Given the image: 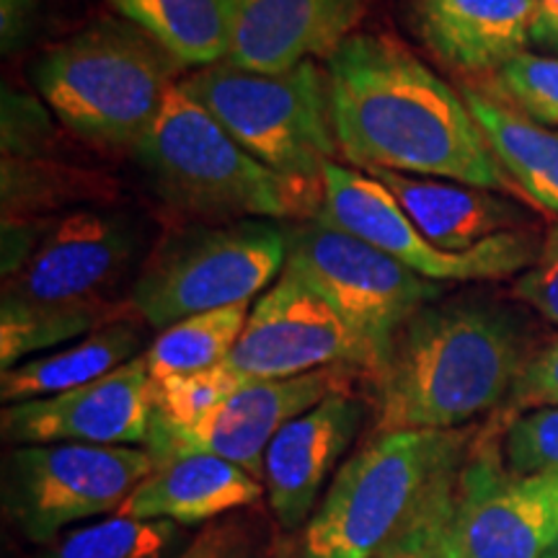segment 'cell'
<instances>
[{"label":"cell","instance_id":"cell-26","mask_svg":"<svg viewBox=\"0 0 558 558\" xmlns=\"http://www.w3.org/2000/svg\"><path fill=\"white\" fill-rule=\"evenodd\" d=\"M246 383L251 380L243 378L235 369H230L226 362L218 367L199 369V373L171 375V378L153 380V396H156L153 427H197L199 422H205L213 411H218Z\"/></svg>","mask_w":558,"mask_h":558},{"label":"cell","instance_id":"cell-32","mask_svg":"<svg viewBox=\"0 0 558 558\" xmlns=\"http://www.w3.org/2000/svg\"><path fill=\"white\" fill-rule=\"evenodd\" d=\"M179 558H269L259 535L239 522L213 525L192 541Z\"/></svg>","mask_w":558,"mask_h":558},{"label":"cell","instance_id":"cell-20","mask_svg":"<svg viewBox=\"0 0 558 558\" xmlns=\"http://www.w3.org/2000/svg\"><path fill=\"white\" fill-rule=\"evenodd\" d=\"M264 486L241 465L209 452H181L140 484L117 514L171 520L184 527L205 525L233 509L254 505Z\"/></svg>","mask_w":558,"mask_h":558},{"label":"cell","instance_id":"cell-5","mask_svg":"<svg viewBox=\"0 0 558 558\" xmlns=\"http://www.w3.org/2000/svg\"><path fill=\"white\" fill-rule=\"evenodd\" d=\"M469 460L465 429L386 432L352 456L303 533V558H375Z\"/></svg>","mask_w":558,"mask_h":558},{"label":"cell","instance_id":"cell-1","mask_svg":"<svg viewBox=\"0 0 558 558\" xmlns=\"http://www.w3.org/2000/svg\"><path fill=\"white\" fill-rule=\"evenodd\" d=\"M339 153L360 171L445 179L492 192L518 186L473 111L435 70L388 34H352L329 58Z\"/></svg>","mask_w":558,"mask_h":558},{"label":"cell","instance_id":"cell-24","mask_svg":"<svg viewBox=\"0 0 558 558\" xmlns=\"http://www.w3.org/2000/svg\"><path fill=\"white\" fill-rule=\"evenodd\" d=\"M192 541L179 522L111 514L68 530L32 558H179Z\"/></svg>","mask_w":558,"mask_h":558},{"label":"cell","instance_id":"cell-22","mask_svg":"<svg viewBox=\"0 0 558 558\" xmlns=\"http://www.w3.org/2000/svg\"><path fill=\"white\" fill-rule=\"evenodd\" d=\"M463 96L512 184L558 215V130L527 120L488 90L465 88Z\"/></svg>","mask_w":558,"mask_h":558},{"label":"cell","instance_id":"cell-17","mask_svg":"<svg viewBox=\"0 0 558 558\" xmlns=\"http://www.w3.org/2000/svg\"><path fill=\"white\" fill-rule=\"evenodd\" d=\"M365 411L352 390L333 393L284 424L271 439L262 481L271 512L284 530L308 525L320 488L352 448Z\"/></svg>","mask_w":558,"mask_h":558},{"label":"cell","instance_id":"cell-35","mask_svg":"<svg viewBox=\"0 0 558 558\" xmlns=\"http://www.w3.org/2000/svg\"><path fill=\"white\" fill-rule=\"evenodd\" d=\"M543 558H558V538L550 543V548L543 554Z\"/></svg>","mask_w":558,"mask_h":558},{"label":"cell","instance_id":"cell-28","mask_svg":"<svg viewBox=\"0 0 558 558\" xmlns=\"http://www.w3.org/2000/svg\"><path fill=\"white\" fill-rule=\"evenodd\" d=\"M492 96L543 128H558V60L522 52L494 75Z\"/></svg>","mask_w":558,"mask_h":558},{"label":"cell","instance_id":"cell-3","mask_svg":"<svg viewBox=\"0 0 558 558\" xmlns=\"http://www.w3.org/2000/svg\"><path fill=\"white\" fill-rule=\"evenodd\" d=\"M132 153L160 205L184 222H305L324 209V181L290 179L264 166L179 83Z\"/></svg>","mask_w":558,"mask_h":558},{"label":"cell","instance_id":"cell-9","mask_svg":"<svg viewBox=\"0 0 558 558\" xmlns=\"http://www.w3.org/2000/svg\"><path fill=\"white\" fill-rule=\"evenodd\" d=\"M156 471L145 448L124 445H19L3 465V512L34 546L68 527L117 514Z\"/></svg>","mask_w":558,"mask_h":558},{"label":"cell","instance_id":"cell-13","mask_svg":"<svg viewBox=\"0 0 558 558\" xmlns=\"http://www.w3.org/2000/svg\"><path fill=\"white\" fill-rule=\"evenodd\" d=\"M354 367H324L284 380H251L192 429H150L145 450L163 463L181 452H209L264 478V456L284 424L333 393L352 390Z\"/></svg>","mask_w":558,"mask_h":558},{"label":"cell","instance_id":"cell-8","mask_svg":"<svg viewBox=\"0 0 558 558\" xmlns=\"http://www.w3.org/2000/svg\"><path fill=\"white\" fill-rule=\"evenodd\" d=\"M284 269L316 290L357 333L373 360V378L409 318L442 298L439 282L418 277L386 251L320 218L290 230Z\"/></svg>","mask_w":558,"mask_h":558},{"label":"cell","instance_id":"cell-25","mask_svg":"<svg viewBox=\"0 0 558 558\" xmlns=\"http://www.w3.org/2000/svg\"><path fill=\"white\" fill-rule=\"evenodd\" d=\"M248 303L207 311L169 326L145 349L150 378L163 380L171 375L199 373L218 367L239 344L248 320Z\"/></svg>","mask_w":558,"mask_h":558},{"label":"cell","instance_id":"cell-16","mask_svg":"<svg viewBox=\"0 0 558 558\" xmlns=\"http://www.w3.org/2000/svg\"><path fill=\"white\" fill-rule=\"evenodd\" d=\"M365 0H230L228 58L248 73H288L329 60L352 37Z\"/></svg>","mask_w":558,"mask_h":558},{"label":"cell","instance_id":"cell-18","mask_svg":"<svg viewBox=\"0 0 558 558\" xmlns=\"http://www.w3.org/2000/svg\"><path fill=\"white\" fill-rule=\"evenodd\" d=\"M530 0H414L418 37L445 65L497 75L530 45Z\"/></svg>","mask_w":558,"mask_h":558},{"label":"cell","instance_id":"cell-2","mask_svg":"<svg viewBox=\"0 0 558 558\" xmlns=\"http://www.w3.org/2000/svg\"><path fill=\"white\" fill-rule=\"evenodd\" d=\"M533 354L525 316L499 300L427 303L399 331L373 378L378 435L460 429L509 401Z\"/></svg>","mask_w":558,"mask_h":558},{"label":"cell","instance_id":"cell-19","mask_svg":"<svg viewBox=\"0 0 558 558\" xmlns=\"http://www.w3.org/2000/svg\"><path fill=\"white\" fill-rule=\"evenodd\" d=\"M367 173L393 194L399 207L432 246L450 254H460L494 235L525 230L527 226L525 207L501 192L478 190L456 181L407 177L396 171Z\"/></svg>","mask_w":558,"mask_h":558},{"label":"cell","instance_id":"cell-21","mask_svg":"<svg viewBox=\"0 0 558 558\" xmlns=\"http://www.w3.org/2000/svg\"><path fill=\"white\" fill-rule=\"evenodd\" d=\"M143 344L145 331L135 324V318L111 320L83 339L70 341L68 347L5 369L0 378V399L11 407V403L47 399L88 386L140 357Z\"/></svg>","mask_w":558,"mask_h":558},{"label":"cell","instance_id":"cell-4","mask_svg":"<svg viewBox=\"0 0 558 558\" xmlns=\"http://www.w3.org/2000/svg\"><path fill=\"white\" fill-rule=\"evenodd\" d=\"M186 65L124 19H101L45 50L32 81L70 132L109 150H135Z\"/></svg>","mask_w":558,"mask_h":558},{"label":"cell","instance_id":"cell-7","mask_svg":"<svg viewBox=\"0 0 558 558\" xmlns=\"http://www.w3.org/2000/svg\"><path fill=\"white\" fill-rule=\"evenodd\" d=\"M179 86L277 173L324 181V169L337 158L329 75L313 60L288 73H248L222 60L184 75Z\"/></svg>","mask_w":558,"mask_h":558},{"label":"cell","instance_id":"cell-12","mask_svg":"<svg viewBox=\"0 0 558 558\" xmlns=\"http://www.w3.org/2000/svg\"><path fill=\"white\" fill-rule=\"evenodd\" d=\"M226 365L248 380L298 378L337 365L373 375V360L357 333L288 269L254 303Z\"/></svg>","mask_w":558,"mask_h":558},{"label":"cell","instance_id":"cell-34","mask_svg":"<svg viewBox=\"0 0 558 558\" xmlns=\"http://www.w3.org/2000/svg\"><path fill=\"white\" fill-rule=\"evenodd\" d=\"M0 21H3V52H11L32 29L37 0H0Z\"/></svg>","mask_w":558,"mask_h":558},{"label":"cell","instance_id":"cell-11","mask_svg":"<svg viewBox=\"0 0 558 558\" xmlns=\"http://www.w3.org/2000/svg\"><path fill=\"white\" fill-rule=\"evenodd\" d=\"M324 209L318 218L386 251L429 282H476L518 277L533 267L541 239L530 230H509L478 246L450 254L424 239L386 186L360 169L333 160L324 169Z\"/></svg>","mask_w":558,"mask_h":558},{"label":"cell","instance_id":"cell-6","mask_svg":"<svg viewBox=\"0 0 558 558\" xmlns=\"http://www.w3.org/2000/svg\"><path fill=\"white\" fill-rule=\"evenodd\" d=\"M290 230L277 220L181 222L160 239L132 282L130 305L150 329L251 303L288 267Z\"/></svg>","mask_w":558,"mask_h":558},{"label":"cell","instance_id":"cell-23","mask_svg":"<svg viewBox=\"0 0 558 558\" xmlns=\"http://www.w3.org/2000/svg\"><path fill=\"white\" fill-rule=\"evenodd\" d=\"M124 21L150 34L186 68L228 58L230 0H107Z\"/></svg>","mask_w":558,"mask_h":558},{"label":"cell","instance_id":"cell-33","mask_svg":"<svg viewBox=\"0 0 558 558\" xmlns=\"http://www.w3.org/2000/svg\"><path fill=\"white\" fill-rule=\"evenodd\" d=\"M530 41L558 60V0H530Z\"/></svg>","mask_w":558,"mask_h":558},{"label":"cell","instance_id":"cell-29","mask_svg":"<svg viewBox=\"0 0 558 558\" xmlns=\"http://www.w3.org/2000/svg\"><path fill=\"white\" fill-rule=\"evenodd\" d=\"M501 460L518 476L558 473V407L530 409L507 422Z\"/></svg>","mask_w":558,"mask_h":558},{"label":"cell","instance_id":"cell-27","mask_svg":"<svg viewBox=\"0 0 558 558\" xmlns=\"http://www.w3.org/2000/svg\"><path fill=\"white\" fill-rule=\"evenodd\" d=\"M460 471L432 488L422 507L375 558H465L458 533Z\"/></svg>","mask_w":558,"mask_h":558},{"label":"cell","instance_id":"cell-30","mask_svg":"<svg viewBox=\"0 0 558 558\" xmlns=\"http://www.w3.org/2000/svg\"><path fill=\"white\" fill-rule=\"evenodd\" d=\"M512 295L558 326V222L546 230L538 259L533 267L514 277Z\"/></svg>","mask_w":558,"mask_h":558},{"label":"cell","instance_id":"cell-10","mask_svg":"<svg viewBox=\"0 0 558 558\" xmlns=\"http://www.w3.org/2000/svg\"><path fill=\"white\" fill-rule=\"evenodd\" d=\"M148 228L130 209H73L54 220L16 275L3 279V303L26 311L135 313L114 292L145 262ZM137 275V271H135Z\"/></svg>","mask_w":558,"mask_h":558},{"label":"cell","instance_id":"cell-15","mask_svg":"<svg viewBox=\"0 0 558 558\" xmlns=\"http://www.w3.org/2000/svg\"><path fill=\"white\" fill-rule=\"evenodd\" d=\"M156 396L145 352L107 378L47 399L11 403L0 414L13 445H148Z\"/></svg>","mask_w":558,"mask_h":558},{"label":"cell","instance_id":"cell-14","mask_svg":"<svg viewBox=\"0 0 558 558\" xmlns=\"http://www.w3.org/2000/svg\"><path fill=\"white\" fill-rule=\"evenodd\" d=\"M465 558H543L558 538V473L518 476L497 445L473 450L458 478Z\"/></svg>","mask_w":558,"mask_h":558},{"label":"cell","instance_id":"cell-31","mask_svg":"<svg viewBox=\"0 0 558 558\" xmlns=\"http://www.w3.org/2000/svg\"><path fill=\"white\" fill-rule=\"evenodd\" d=\"M543 407H558V339L535 349L507 401V409L518 414Z\"/></svg>","mask_w":558,"mask_h":558}]
</instances>
